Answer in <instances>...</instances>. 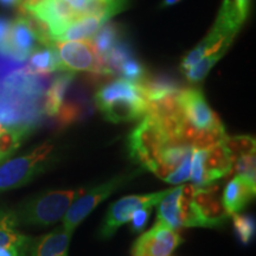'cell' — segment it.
<instances>
[{"instance_id":"cell-30","label":"cell","mask_w":256,"mask_h":256,"mask_svg":"<svg viewBox=\"0 0 256 256\" xmlns=\"http://www.w3.org/2000/svg\"><path fill=\"white\" fill-rule=\"evenodd\" d=\"M10 26H11V22H8V19L0 17V56L5 57V58H8Z\"/></svg>"},{"instance_id":"cell-29","label":"cell","mask_w":256,"mask_h":256,"mask_svg":"<svg viewBox=\"0 0 256 256\" xmlns=\"http://www.w3.org/2000/svg\"><path fill=\"white\" fill-rule=\"evenodd\" d=\"M151 206H144L136 210L130 217V230L133 232H142L146 228V224L148 222L150 215H151Z\"/></svg>"},{"instance_id":"cell-35","label":"cell","mask_w":256,"mask_h":256,"mask_svg":"<svg viewBox=\"0 0 256 256\" xmlns=\"http://www.w3.org/2000/svg\"><path fill=\"white\" fill-rule=\"evenodd\" d=\"M178 2H180V0H162V5H160V8H170V6L177 4Z\"/></svg>"},{"instance_id":"cell-19","label":"cell","mask_w":256,"mask_h":256,"mask_svg":"<svg viewBox=\"0 0 256 256\" xmlns=\"http://www.w3.org/2000/svg\"><path fill=\"white\" fill-rule=\"evenodd\" d=\"M138 86L145 95L147 102L156 100L172 92H178L183 89L174 78L165 74H158V75L147 74L142 81L138 82Z\"/></svg>"},{"instance_id":"cell-7","label":"cell","mask_w":256,"mask_h":256,"mask_svg":"<svg viewBox=\"0 0 256 256\" xmlns=\"http://www.w3.org/2000/svg\"><path fill=\"white\" fill-rule=\"evenodd\" d=\"M139 174V171L133 172V174H126L122 176L112 178L110 180L106 183L98 185L92 188L86 194H82L78 198H76V202H72V206L66 210V215L63 217V226L66 229L74 232L76 226L80 223H82L86 220L89 214L92 212L98 204L107 200L115 190H118L121 185L126 184L130 179H133Z\"/></svg>"},{"instance_id":"cell-34","label":"cell","mask_w":256,"mask_h":256,"mask_svg":"<svg viewBox=\"0 0 256 256\" xmlns=\"http://www.w3.org/2000/svg\"><path fill=\"white\" fill-rule=\"evenodd\" d=\"M23 0H0V5L5 8H20Z\"/></svg>"},{"instance_id":"cell-9","label":"cell","mask_w":256,"mask_h":256,"mask_svg":"<svg viewBox=\"0 0 256 256\" xmlns=\"http://www.w3.org/2000/svg\"><path fill=\"white\" fill-rule=\"evenodd\" d=\"M177 230L158 220L148 232H144L134 242L133 256H171L174 249L183 243Z\"/></svg>"},{"instance_id":"cell-33","label":"cell","mask_w":256,"mask_h":256,"mask_svg":"<svg viewBox=\"0 0 256 256\" xmlns=\"http://www.w3.org/2000/svg\"><path fill=\"white\" fill-rule=\"evenodd\" d=\"M63 2H66V4L72 6L74 10H76V11L83 16V11L87 8L89 0H63Z\"/></svg>"},{"instance_id":"cell-12","label":"cell","mask_w":256,"mask_h":256,"mask_svg":"<svg viewBox=\"0 0 256 256\" xmlns=\"http://www.w3.org/2000/svg\"><path fill=\"white\" fill-rule=\"evenodd\" d=\"M180 104L185 118L198 130H206L222 122L208 104L200 89L183 88L180 92Z\"/></svg>"},{"instance_id":"cell-4","label":"cell","mask_w":256,"mask_h":256,"mask_svg":"<svg viewBox=\"0 0 256 256\" xmlns=\"http://www.w3.org/2000/svg\"><path fill=\"white\" fill-rule=\"evenodd\" d=\"M54 145L46 142L25 156H19L0 165V194L24 186L40 174L51 162Z\"/></svg>"},{"instance_id":"cell-21","label":"cell","mask_w":256,"mask_h":256,"mask_svg":"<svg viewBox=\"0 0 256 256\" xmlns=\"http://www.w3.org/2000/svg\"><path fill=\"white\" fill-rule=\"evenodd\" d=\"M182 186L171 188L158 204V220L178 230L182 226L180 210H179V197H180Z\"/></svg>"},{"instance_id":"cell-25","label":"cell","mask_w":256,"mask_h":256,"mask_svg":"<svg viewBox=\"0 0 256 256\" xmlns=\"http://www.w3.org/2000/svg\"><path fill=\"white\" fill-rule=\"evenodd\" d=\"M232 217L236 238L243 246L249 244L255 236L254 217L249 215H241V214H234Z\"/></svg>"},{"instance_id":"cell-1","label":"cell","mask_w":256,"mask_h":256,"mask_svg":"<svg viewBox=\"0 0 256 256\" xmlns=\"http://www.w3.org/2000/svg\"><path fill=\"white\" fill-rule=\"evenodd\" d=\"M94 101L104 119L119 124L144 116L147 100L138 83L118 78L106 83L95 92Z\"/></svg>"},{"instance_id":"cell-2","label":"cell","mask_w":256,"mask_h":256,"mask_svg":"<svg viewBox=\"0 0 256 256\" xmlns=\"http://www.w3.org/2000/svg\"><path fill=\"white\" fill-rule=\"evenodd\" d=\"M83 190H57L37 194L14 210L18 226H48L58 222L66 215L72 202Z\"/></svg>"},{"instance_id":"cell-36","label":"cell","mask_w":256,"mask_h":256,"mask_svg":"<svg viewBox=\"0 0 256 256\" xmlns=\"http://www.w3.org/2000/svg\"><path fill=\"white\" fill-rule=\"evenodd\" d=\"M4 130V127H2V124H0V130Z\"/></svg>"},{"instance_id":"cell-15","label":"cell","mask_w":256,"mask_h":256,"mask_svg":"<svg viewBox=\"0 0 256 256\" xmlns=\"http://www.w3.org/2000/svg\"><path fill=\"white\" fill-rule=\"evenodd\" d=\"M75 74L72 72H63L51 80L43 98V114L55 118L60 104L72 88Z\"/></svg>"},{"instance_id":"cell-16","label":"cell","mask_w":256,"mask_h":256,"mask_svg":"<svg viewBox=\"0 0 256 256\" xmlns=\"http://www.w3.org/2000/svg\"><path fill=\"white\" fill-rule=\"evenodd\" d=\"M90 101L87 96L82 94V92H75L69 98L66 94L58 112L55 115L57 124L60 127L70 126L76 121L81 120L83 116H87L90 113Z\"/></svg>"},{"instance_id":"cell-20","label":"cell","mask_w":256,"mask_h":256,"mask_svg":"<svg viewBox=\"0 0 256 256\" xmlns=\"http://www.w3.org/2000/svg\"><path fill=\"white\" fill-rule=\"evenodd\" d=\"M17 226L14 211H0V248L16 246L28 249L32 238L19 232Z\"/></svg>"},{"instance_id":"cell-23","label":"cell","mask_w":256,"mask_h":256,"mask_svg":"<svg viewBox=\"0 0 256 256\" xmlns=\"http://www.w3.org/2000/svg\"><path fill=\"white\" fill-rule=\"evenodd\" d=\"M121 40V30L119 25L110 23L98 28L95 34L94 46L98 50V55L104 60L108 52L113 49V46Z\"/></svg>"},{"instance_id":"cell-31","label":"cell","mask_w":256,"mask_h":256,"mask_svg":"<svg viewBox=\"0 0 256 256\" xmlns=\"http://www.w3.org/2000/svg\"><path fill=\"white\" fill-rule=\"evenodd\" d=\"M228 2L234 6L240 17L246 20L249 11V0H228Z\"/></svg>"},{"instance_id":"cell-26","label":"cell","mask_w":256,"mask_h":256,"mask_svg":"<svg viewBox=\"0 0 256 256\" xmlns=\"http://www.w3.org/2000/svg\"><path fill=\"white\" fill-rule=\"evenodd\" d=\"M206 151L204 150H194L192 151L191 156V174L190 179L194 188H203L209 185L204 168V160H206Z\"/></svg>"},{"instance_id":"cell-32","label":"cell","mask_w":256,"mask_h":256,"mask_svg":"<svg viewBox=\"0 0 256 256\" xmlns=\"http://www.w3.org/2000/svg\"><path fill=\"white\" fill-rule=\"evenodd\" d=\"M0 256H28V249L16 247V246H8L0 248Z\"/></svg>"},{"instance_id":"cell-17","label":"cell","mask_w":256,"mask_h":256,"mask_svg":"<svg viewBox=\"0 0 256 256\" xmlns=\"http://www.w3.org/2000/svg\"><path fill=\"white\" fill-rule=\"evenodd\" d=\"M25 66L36 75L48 76L55 72H63L58 55L54 46H40L28 56Z\"/></svg>"},{"instance_id":"cell-22","label":"cell","mask_w":256,"mask_h":256,"mask_svg":"<svg viewBox=\"0 0 256 256\" xmlns=\"http://www.w3.org/2000/svg\"><path fill=\"white\" fill-rule=\"evenodd\" d=\"M106 22L95 16H83L60 34L56 40H78L95 36L98 28ZM55 40V42H56Z\"/></svg>"},{"instance_id":"cell-28","label":"cell","mask_w":256,"mask_h":256,"mask_svg":"<svg viewBox=\"0 0 256 256\" xmlns=\"http://www.w3.org/2000/svg\"><path fill=\"white\" fill-rule=\"evenodd\" d=\"M194 148H191L190 151L186 153V156H184V159L182 160L180 164L178 165V168L172 171L171 174L166 176L164 178L165 182H168L170 184H179L184 183L190 179L191 174V156Z\"/></svg>"},{"instance_id":"cell-8","label":"cell","mask_w":256,"mask_h":256,"mask_svg":"<svg viewBox=\"0 0 256 256\" xmlns=\"http://www.w3.org/2000/svg\"><path fill=\"white\" fill-rule=\"evenodd\" d=\"M170 190L154 192L148 194H133L120 198L115 203L112 204L106 214L104 223L100 229L101 238H110L116 232V230L124 226V223L130 222L133 212L144 206H156L162 198L168 194Z\"/></svg>"},{"instance_id":"cell-14","label":"cell","mask_w":256,"mask_h":256,"mask_svg":"<svg viewBox=\"0 0 256 256\" xmlns=\"http://www.w3.org/2000/svg\"><path fill=\"white\" fill-rule=\"evenodd\" d=\"M255 196V180L244 176H236L226 184L222 194V203L230 216L238 214Z\"/></svg>"},{"instance_id":"cell-24","label":"cell","mask_w":256,"mask_h":256,"mask_svg":"<svg viewBox=\"0 0 256 256\" xmlns=\"http://www.w3.org/2000/svg\"><path fill=\"white\" fill-rule=\"evenodd\" d=\"M220 144L228 151L229 154L232 156L234 160H236L243 156L255 154V139L252 136H226Z\"/></svg>"},{"instance_id":"cell-18","label":"cell","mask_w":256,"mask_h":256,"mask_svg":"<svg viewBox=\"0 0 256 256\" xmlns=\"http://www.w3.org/2000/svg\"><path fill=\"white\" fill-rule=\"evenodd\" d=\"M234 162L235 160L224 148L222 144H218V145H215L208 150L206 160H204L208 183L211 184L217 179L229 174Z\"/></svg>"},{"instance_id":"cell-5","label":"cell","mask_w":256,"mask_h":256,"mask_svg":"<svg viewBox=\"0 0 256 256\" xmlns=\"http://www.w3.org/2000/svg\"><path fill=\"white\" fill-rule=\"evenodd\" d=\"M229 217L220 196V185L209 184L196 188L190 208L182 217V226L220 228Z\"/></svg>"},{"instance_id":"cell-3","label":"cell","mask_w":256,"mask_h":256,"mask_svg":"<svg viewBox=\"0 0 256 256\" xmlns=\"http://www.w3.org/2000/svg\"><path fill=\"white\" fill-rule=\"evenodd\" d=\"M166 145H168L165 134L150 114L130 132L127 140L128 154L133 162L156 174L160 166V158Z\"/></svg>"},{"instance_id":"cell-6","label":"cell","mask_w":256,"mask_h":256,"mask_svg":"<svg viewBox=\"0 0 256 256\" xmlns=\"http://www.w3.org/2000/svg\"><path fill=\"white\" fill-rule=\"evenodd\" d=\"M54 46L63 72H86L113 78L106 68L92 40H56L54 42Z\"/></svg>"},{"instance_id":"cell-27","label":"cell","mask_w":256,"mask_h":256,"mask_svg":"<svg viewBox=\"0 0 256 256\" xmlns=\"http://www.w3.org/2000/svg\"><path fill=\"white\" fill-rule=\"evenodd\" d=\"M119 75H122L124 80L138 83L147 75V70L136 57L130 56L121 64Z\"/></svg>"},{"instance_id":"cell-10","label":"cell","mask_w":256,"mask_h":256,"mask_svg":"<svg viewBox=\"0 0 256 256\" xmlns=\"http://www.w3.org/2000/svg\"><path fill=\"white\" fill-rule=\"evenodd\" d=\"M19 11L28 12L43 22L49 28L54 42L66 28L83 17L80 12L74 10L63 0H44L36 8L31 10L19 8Z\"/></svg>"},{"instance_id":"cell-13","label":"cell","mask_w":256,"mask_h":256,"mask_svg":"<svg viewBox=\"0 0 256 256\" xmlns=\"http://www.w3.org/2000/svg\"><path fill=\"white\" fill-rule=\"evenodd\" d=\"M72 232L64 226L37 238H31L28 256H68Z\"/></svg>"},{"instance_id":"cell-11","label":"cell","mask_w":256,"mask_h":256,"mask_svg":"<svg viewBox=\"0 0 256 256\" xmlns=\"http://www.w3.org/2000/svg\"><path fill=\"white\" fill-rule=\"evenodd\" d=\"M36 32L28 16H20L11 22L8 34V58L17 63H25L28 56L40 46Z\"/></svg>"}]
</instances>
